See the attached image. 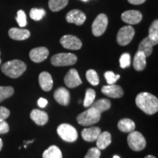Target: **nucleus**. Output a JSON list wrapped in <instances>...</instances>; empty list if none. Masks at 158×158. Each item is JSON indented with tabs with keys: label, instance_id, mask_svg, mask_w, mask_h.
Masks as SVG:
<instances>
[{
	"label": "nucleus",
	"instance_id": "nucleus-1",
	"mask_svg": "<svg viewBox=\"0 0 158 158\" xmlns=\"http://www.w3.org/2000/svg\"><path fill=\"white\" fill-rule=\"evenodd\" d=\"M136 106L149 115L156 114L158 110V100L153 94L148 92H141L135 98Z\"/></svg>",
	"mask_w": 158,
	"mask_h": 158
},
{
	"label": "nucleus",
	"instance_id": "nucleus-2",
	"mask_svg": "<svg viewBox=\"0 0 158 158\" xmlns=\"http://www.w3.org/2000/svg\"><path fill=\"white\" fill-rule=\"evenodd\" d=\"M4 74L12 78H17L27 70V64L19 59L9 61L3 64L1 68Z\"/></svg>",
	"mask_w": 158,
	"mask_h": 158
},
{
	"label": "nucleus",
	"instance_id": "nucleus-3",
	"mask_svg": "<svg viewBox=\"0 0 158 158\" xmlns=\"http://www.w3.org/2000/svg\"><path fill=\"white\" fill-rule=\"evenodd\" d=\"M100 118L101 113L95 108L90 107L77 116V121L81 125L91 126L98 123L100 120Z\"/></svg>",
	"mask_w": 158,
	"mask_h": 158
},
{
	"label": "nucleus",
	"instance_id": "nucleus-4",
	"mask_svg": "<svg viewBox=\"0 0 158 158\" xmlns=\"http://www.w3.org/2000/svg\"><path fill=\"white\" fill-rule=\"evenodd\" d=\"M77 56L71 53H61L55 54L51 57V64L56 67L70 66L76 64Z\"/></svg>",
	"mask_w": 158,
	"mask_h": 158
},
{
	"label": "nucleus",
	"instance_id": "nucleus-5",
	"mask_svg": "<svg viewBox=\"0 0 158 158\" xmlns=\"http://www.w3.org/2000/svg\"><path fill=\"white\" fill-rule=\"evenodd\" d=\"M127 143L130 149L135 152L143 150L147 144L145 138L138 131H133L130 133L127 137Z\"/></svg>",
	"mask_w": 158,
	"mask_h": 158
},
{
	"label": "nucleus",
	"instance_id": "nucleus-6",
	"mask_svg": "<svg viewBox=\"0 0 158 158\" xmlns=\"http://www.w3.org/2000/svg\"><path fill=\"white\" fill-rule=\"evenodd\" d=\"M57 133L62 139L68 142H74L78 138V132L73 126L62 124L57 128Z\"/></svg>",
	"mask_w": 158,
	"mask_h": 158
},
{
	"label": "nucleus",
	"instance_id": "nucleus-7",
	"mask_svg": "<svg viewBox=\"0 0 158 158\" xmlns=\"http://www.w3.org/2000/svg\"><path fill=\"white\" fill-rule=\"evenodd\" d=\"M108 23V20L107 15L106 14H103V13L98 15L96 17V19H94L93 23H92V34L96 37L101 36L105 31H106V29H107Z\"/></svg>",
	"mask_w": 158,
	"mask_h": 158
},
{
	"label": "nucleus",
	"instance_id": "nucleus-8",
	"mask_svg": "<svg viewBox=\"0 0 158 158\" xmlns=\"http://www.w3.org/2000/svg\"><path fill=\"white\" fill-rule=\"evenodd\" d=\"M134 35H135V30L131 26H125L122 27L118 31L116 40L118 45L124 46L131 42Z\"/></svg>",
	"mask_w": 158,
	"mask_h": 158
},
{
	"label": "nucleus",
	"instance_id": "nucleus-9",
	"mask_svg": "<svg viewBox=\"0 0 158 158\" xmlns=\"http://www.w3.org/2000/svg\"><path fill=\"white\" fill-rule=\"evenodd\" d=\"M60 43L64 48L69 50H79L82 47V43L80 39L71 35H67L62 37L60 39Z\"/></svg>",
	"mask_w": 158,
	"mask_h": 158
},
{
	"label": "nucleus",
	"instance_id": "nucleus-10",
	"mask_svg": "<svg viewBox=\"0 0 158 158\" xmlns=\"http://www.w3.org/2000/svg\"><path fill=\"white\" fill-rule=\"evenodd\" d=\"M64 84L69 88H75L82 84V81L76 69H70L64 77Z\"/></svg>",
	"mask_w": 158,
	"mask_h": 158
},
{
	"label": "nucleus",
	"instance_id": "nucleus-11",
	"mask_svg": "<svg viewBox=\"0 0 158 158\" xmlns=\"http://www.w3.org/2000/svg\"><path fill=\"white\" fill-rule=\"evenodd\" d=\"M122 19L124 22L128 24L133 25L140 23L142 20V14L141 12L134 10L124 11L122 14Z\"/></svg>",
	"mask_w": 158,
	"mask_h": 158
},
{
	"label": "nucleus",
	"instance_id": "nucleus-12",
	"mask_svg": "<svg viewBox=\"0 0 158 158\" xmlns=\"http://www.w3.org/2000/svg\"><path fill=\"white\" fill-rule=\"evenodd\" d=\"M48 49L45 47H38V48H33L29 52V57L32 62L40 63L47 59L48 56Z\"/></svg>",
	"mask_w": 158,
	"mask_h": 158
},
{
	"label": "nucleus",
	"instance_id": "nucleus-13",
	"mask_svg": "<svg viewBox=\"0 0 158 158\" xmlns=\"http://www.w3.org/2000/svg\"><path fill=\"white\" fill-rule=\"evenodd\" d=\"M86 19V15L79 10H72L66 15V20L68 23H75L78 26L82 25Z\"/></svg>",
	"mask_w": 158,
	"mask_h": 158
},
{
	"label": "nucleus",
	"instance_id": "nucleus-14",
	"mask_svg": "<svg viewBox=\"0 0 158 158\" xmlns=\"http://www.w3.org/2000/svg\"><path fill=\"white\" fill-rule=\"evenodd\" d=\"M101 92L105 95L111 98H120L124 95V91L122 88L116 84L103 86L101 89Z\"/></svg>",
	"mask_w": 158,
	"mask_h": 158
},
{
	"label": "nucleus",
	"instance_id": "nucleus-15",
	"mask_svg": "<svg viewBox=\"0 0 158 158\" xmlns=\"http://www.w3.org/2000/svg\"><path fill=\"white\" fill-rule=\"evenodd\" d=\"M54 98L59 104L62 106H68L70 100L69 91L64 87H59L55 91Z\"/></svg>",
	"mask_w": 158,
	"mask_h": 158
},
{
	"label": "nucleus",
	"instance_id": "nucleus-16",
	"mask_svg": "<svg viewBox=\"0 0 158 158\" xmlns=\"http://www.w3.org/2000/svg\"><path fill=\"white\" fill-rule=\"evenodd\" d=\"M101 133V129L98 127H91L85 128L82 130L81 136L83 139L89 142L96 141L97 138Z\"/></svg>",
	"mask_w": 158,
	"mask_h": 158
},
{
	"label": "nucleus",
	"instance_id": "nucleus-17",
	"mask_svg": "<svg viewBox=\"0 0 158 158\" xmlns=\"http://www.w3.org/2000/svg\"><path fill=\"white\" fill-rule=\"evenodd\" d=\"M39 84L41 89L45 92H49L53 88L52 77L48 72H43L39 76Z\"/></svg>",
	"mask_w": 158,
	"mask_h": 158
},
{
	"label": "nucleus",
	"instance_id": "nucleus-18",
	"mask_svg": "<svg viewBox=\"0 0 158 158\" xmlns=\"http://www.w3.org/2000/svg\"><path fill=\"white\" fill-rule=\"evenodd\" d=\"M30 117L35 123L41 126L44 125L48 121V114L38 109H34L31 110Z\"/></svg>",
	"mask_w": 158,
	"mask_h": 158
},
{
	"label": "nucleus",
	"instance_id": "nucleus-19",
	"mask_svg": "<svg viewBox=\"0 0 158 158\" xmlns=\"http://www.w3.org/2000/svg\"><path fill=\"white\" fill-rule=\"evenodd\" d=\"M9 36L15 40H24L30 37V31L27 29L11 28L8 31Z\"/></svg>",
	"mask_w": 158,
	"mask_h": 158
},
{
	"label": "nucleus",
	"instance_id": "nucleus-20",
	"mask_svg": "<svg viewBox=\"0 0 158 158\" xmlns=\"http://www.w3.org/2000/svg\"><path fill=\"white\" fill-rule=\"evenodd\" d=\"M157 44L154 41L147 37L140 43L139 46H138V51L143 53L146 57L149 56L153 51V46Z\"/></svg>",
	"mask_w": 158,
	"mask_h": 158
},
{
	"label": "nucleus",
	"instance_id": "nucleus-21",
	"mask_svg": "<svg viewBox=\"0 0 158 158\" xmlns=\"http://www.w3.org/2000/svg\"><path fill=\"white\" fill-rule=\"evenodd\" d=\"M97 147L99 149H105L111 143V135L108 132H103L97 138Z\"/></svg>",
	"mask_w": 158,
	"mask_h": 158
},
{
	"label": "nucleus",
	"instance_id": "nucleus-22",
	"mask_svg": "<svg viewBox=\"0 0 158 158\" xmlns=\"http://www.w3.org/2000/svg\"><path fill=\"white\" fill-rule=\"evenodd\" d=\"M146 57L143 53L138 51L136 53L133 59V68L135 70L141 71L146 68L147 65V62H146Z\"/></svg>",
	"mask_w": 158,
	"mask_h": 158
},
{
	"label": "nucleus",
	"instance_id": "nucleus-23",
	"mask_svg": "<svg viewBox=\"0 0 158 158\" xmlns=\"http://www.w3.org/2000/svg\"><path fill=\"white\" fill-rule=\"evenodd\" d=\"M118 128L120 131L124 133H131L134 131L135 124L132 119L130 118H122L118 123Z\"/></svg>",
	"mask_w": 158,
	"mask_h": 158
},
{
	"label": "nucleus",
	"instance_id": "nucleus-24",
	"mask_svg": "<svg viewBox=\"0 0 158 158\" xmlns=\"http://www.w3.org/2000/svg\"><path fill=\"white\" fill-rule=\"evenodd\" d=\"M43 158H62V153L56 146H51L43 154Z\"/></svg>",
	"mask_w": 158,
	"mask_h": 158
},
{
	"label": "nucleus",
	"instance_id": "nucleus-25",
	"mask_svg": "<svg viewBox=\"0 0 158 158\" xmlns=\"http://www.w3.org/2000/svg\"><path fill=\"white\" fill-rule=\"evenodd\" d=\"M90 107L95 108L96 110H98L102 114V112L106 111L110 108V102L108 99H100L97 102H93L91 105Z\"/></svg>",
	"mask_w": 158,
	"mask_h": 158
},
{
	"label": "nucleus",
	"instance_id": "nucleus-26",
	"mask_svg": "<svg viewBox=\"0 0 158 158\" xmlns=\"http://www.w3.org/2000/svg\"><path fill=\"white\" fill-rule=\"evenodd\" d=\"M68 4V0H49V8L53 12H58L64 8Z\"/></svg>",
	"mask_w": 158,
	"mask_h": 158
},
{
	"label": "nucleus",
	"instance_id": "nucleus-27",
	"mask_svg": "<svg viewBox=\"0 0 158 158\" xmlns=\"http://www.w3.org/2000/svg\"><path fill=\"white\" fill-rule=\"evenodd\" d=\"M148 37L154 41L156 44L158 43V21L157 19L155 20L149 27Z\"/></svg>",
	"mask_w": 158,
	"mask_h": 158
},
{
	"label": "nucleus",
	"instance_id": "nucleus-28",
	"mask_svg": "<svg viewBox=\"0 0 158 158\" xmlns=\"http://www.w3.org/2000/svg\"><path fill=\"white\" fill-rule=\"evenodd\" d=\"M95 91L92 89H88L85 94V98L84 100V107H89L93 103L95 99Z\"/></svg>",
	"mask_w": 158,
	"mask_h": 158
},
{
	"label": "nucleus",
	"instance_id": "nucleus-29",
	"mask_svg": "<svg viewBox=\"0 0 158 158\" xmlns=\"http://www.w3.org/2000/svg\"><path fill=\"white\" fill-rule=\"evenodd\" d=\"M86 77L89 83L92 84V86H97L99 84L98 75L94 70L90 69V70H87L86 73Z\"/></svg>",
	"mask_w": 158,
	"mask_h": 158
},
{
	"label": "nucleus",
	"instance_id": "nucleus-30",
	"mask_svg": "<svg viewBox=\"0 0 158 158\" xmlns=\"http://www.w3.org/2000/svg\"><path fill=\"white\" fill-rule=\"evenodd\" d=\"M14 93L12 86H0V102L10 98Z\"/></svg>",
	"mask_w": 158,
	"mask_h": 158
},
{
	"label": "nucleus",
	"instance_id": "nucleus-31",
	"mask_svg": "<svg viewBox=\"0 0 158 158\" xmlns=\"http://www.w3.org/2000/svg\"><path fill=\"white\" fill-rule=\"evenodd\" d=\"M45 15V11L43 9L32 8L30 10V13H29L30 18L34 21H40L44 17Z\"/></svg>",
	"mask_w": 158,
	"mask_h": 158
},
{
	"label": "nucleus",
	"instance_id": "nucleus-32",
	"mask_svg": "<svg viewBox=\"0 0 158 158\" xmlns=\"http://www.w3.org/2000/svg\"><path fill=\"white\" fill-rule=\"evenodd\" d=\"M105 78H106V81H107L108 85L115 84V83L117 81V80L120 78V75L114 74L112 71H107L104 74Z\"/></svg>",
	"mask_w": 158,
	"mask_h": 158
},
{
	"label": "nucleus",
	"instance_id": "nucleus-33",
	"mask_svg": "<svg viewBox=\"0 0 158 158\" xmlns=\"http://www.w3.org/2000/svg\"><path fill=\"white\" fill-rule=\"evenodd\" d=\"M16 21L20 27H24L27 26V15H26L24 11L22 10H20L17 12Z\"/></svg>",
	"mask_w": 158,
	"mask_h": 158
},
{
	"label": "nucleus",
	"instance_id": "nucleus-34",
	"mask_svg": "<svg viewBox=\"0 0 158 158\" xmlns=\"http://www.w3.org/2000/svg\"><path fill=\"white\" fill-rule=\"evenodd\" d=\"M120 67L122 69H124L130 65V55L128 53H124L122 54V56L119 58Z\"/></svg>",
	"mask_w": 158,
	"mask_h": 158
},
{
	"label": "nucleus",
	"instance_id": "nucleus-35",
	"mask_svg": "<svg viewBox=\"0 0 158 158\" xmlns=\"http://www.w3.org/2000/svg\"><path fill=\"white\" fill-rule=\"evenodd\" d=\"M100 150L98 147H93L89 149L87 154L84 158H100Z\"/></svg>",
	"mask_w": 158,
	"mask_h": 158
},
{
	"label": "nucleus",
	"instance_id": "nucleus-36",
	"mask_svg": "<svg viewBox=\"0 0 158 158\" xmlns=\"http://www.w3.org/2000/svg\"><path fill=\"white\" fill-rule=\"evenodd\" d=\"M10 114V110L7 108L0 106V122L5 121L6 118L9 117Z\"/></svg>",
	"mask_w": 158,
	"mask_h": 158
},
{
	"label": "nucleus",
	"instance_id": "nucleus-37",
	"mask_svg": "<svg viewBox=\"0 0 158 158\" xmlns=\"http://www.w3.org/2000/svg\"><path fill=\"white\" fill-rule=\"evenodd\" d=\"M9 130H10V127L7 122L5 121L0 122V134H5L8 133Z\"/></svg>",
	"mask_w": 158,
	"mask_h": 158
},
{
	"label": "nucleus",
	"instance_id": "nucleus-38",
	"mask_svg": "<svg viewBox=\"0 0 158 158\" xmlns=\"http://www.w3.org/2000/svg\"><path fill=\"white\" fill-rule=\"evenodd\" d=\"M37 104H38V106L40 108H45L47 106V104H48V100H45V98H40L38 100V101H37Z\"/></svg>",
	"mask_w": 158,
	"mask_h": 158
},
{
	"label": "nucleus",
	"instance_id": "nucleus-39",
	"mask_svg": "<svg viewBox=\"0 0 158 158\" xmlns=\"http://www.w3.org/2000/svg\"><path fill=\"white\" fill-rule=\"evenodd\" d=\"M128 2L132 5H141L143 2H145L146 0H127Z\"/></svg>",
	"mask_w": 158,
	"mask_h": 158
},
{
	"label": "nucleus",
	"instance_id": "nucleus-40",
	"mask_svg": "<svg viewBox=\"0 0 158 158\" xmlns=\"http://www.w3.org/2000/svg\"><path fill=\"white\" fill-rule=\"evenodd\" d=\"M2 147H3V142H2V140L0 138V151H1L2 149Z\"/></svg>",
	"mask_w": 158,
	"mask_h": 158
},
{
	"label": "nucleus",
	"instance_id": "nucleus-41",
	"mask_svg": "<svg viewBox=\"0 0 158 158\" xmlns=\"http://www.w3.org/2000/svg\"><path fill=\"white\" fill-rule=\"evenodd\" d=\"M145 158H156V157H154V156H152V155H147V156H146Z\"/></svg>",
	"mask_w": 158,
	"mask_h": 158
},
{
	"label": "nucleus",
	"instance_id": "nucleus-42",
	"mask_svg": "<svg viewBox=\"0 0 158 158\" xmlns=\"http://www.w3.org/2000/svg\"><path fill=\"white\" fill-rule=\"evenodd\" d=\"M113 158H120L119 157H118V155H114V157Z\"/></svg>",
	"mask_w": 158,
	"mask_h": 158
},
{
	"label": "nucleus",
	"instance_id": "nucleus-43",
	"mask_svg": "<svg viewBox=\"0 0 158 158\" xmlns=\"http://www.w3.org/2000/svg\"><path fill=\"white\" fill-rule=\"evenodd\" d=\"M81 1H83V2H87L88 0H81Z\"/></svg>",
	"mask_w": 158,
	"mask_h": 158
},
{
	"label": "nucleus",
	"instance_id": "nucleus-44",
	"mask_svg": "<svg viewBox=\"0 0 158 158\" xmlns=\"http://www.w3.org/2000/svg\"><path fill=\"white\" fill-rule=\"evenodd\" d=\"M0 62H1V60H0Z\"/></svg>",
	"mask_w": 158,
	"mask_h": 158
},
{
	"label": "nucleus",
	"instance_id": "nucleus-45",
	"mask_svg": "<svg viewBox=\"0 0 158 158\" xmlns=\"http://www.w3.org/2000/svg\"><path fill=\"white\" fill-rule=\"evenodd\" d=\"M0 54H1V52H0Z\"/></svg>",
	"mask_w": 158,
	"mask_h": 158
}]
</instances>
